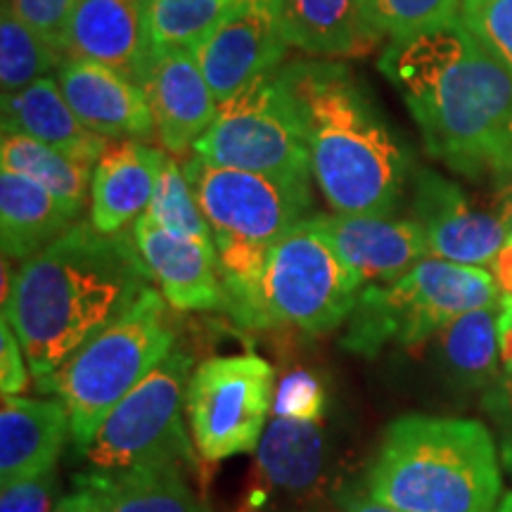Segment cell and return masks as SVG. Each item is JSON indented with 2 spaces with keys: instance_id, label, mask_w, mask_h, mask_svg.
Segmentation results:
<instances>
[{
  "instance_id": "8",
  "label": "cell",
  "mask_w": 512,
  "mask_h": 512,
  "mask_svg": "<svg viewBox=\"0 0 512 512\" xmlns=\"http://www.w3.org/2000/svg\"><path fill=\"white\" fill-rule=\"evenodd\" d=\"M361 292V278L342 259L320 214L306 216L268 249L261 297L271 325L323 335L351 316Z\"/></svg>"
},
{
  "instance_id": "13",
  "label": "cell",
  "mask_w": 512,
  "mask_h": 512,
  "mask_svg": "<svg viewBox=\"0 0 512 512\" xmlns=\"http://www.w3.org/2000/svg\"><path fill=\"white\" fill-rule=\"evenodd\" d=\"M287 48L285 0H233L192 55L216 100L223 102L275 72Z\"/></svg>"
},
{
  "instance_id": "15",
  "label": "cell",
  "mask_w": 512,
  "mask_h": 512,
  "mask_svg": "<svg viewBox=\"0 0 512 512\" xmlns=\"http://www.w3.org/2000/svg\"><path fill=\"white\" fill-rule=\"evenodd\" d=\"M140 88L155 119V136L169 155L192 150L219 114V100L190 48L152 50Z\"/></svg>"
},
{
  "instance_id": "9",
  "label": "cell",
  "mask_w": 512,
  "mask_h": 512,
  "mask_svg": "<svg viewBox=\"0 0 512 512\" xmlns=\"http://www.w3.org/2000/svg\"><path fill=\"white\" fill-rule=\"evenodd\" d=\"M192 358L174 349L143 382L107 415L83 458L102 475H124L150 465H181L192 460L183 427Z\"/></svg>"
},
{
  "instance_id": "14",
  "label": "cell",
  "mask_w": 512,
  "mask_h": 512,
  "mask_svg": "<svg viewBox=\"0 0 512 512\" xmlns=\"http://www.w3.org/2000/svg\"><path fill=\"white\" fill-rule=\"evenodd\" d=\"M332 479V444L320 422L275 418L256 446L245 512L313 508Z\"/></svg>"
},
{
  "instance_id": "23",
  "label": "cell",
  "mask_w": 512,
  "mask_h": 512,
  "mask_svg": "<svg viewBox=\"0 0 512 512\" xmlns=\"http://www.w3.org/2000/svg\"><path fill=\"white\" fill-rule=\"evenodd\" d=\"M79 214L53 192L17 171L0 169V242L3 259L27 261L74 226Z\"/></svg>"
},
{
  "instance_id": "39",
  "label": "cell",
  "mask_w": 512,
  "mask_h": 512,
  "mask_svg": "<svg viewBox=\"0 0 512 512\" xmlns=\"http://www.w3.org/2000/svg\"><path fill=\"white\" fill-rule=\"evenodd\" d=\"M491 266H494V278L498 287H501L503 294L512 297V245L510 242H505L501 254L496 256V261Z\"/></svg>"
},
{
  "instance_id": "5",
  "label": "cell",
  "mask_w": 512,
  "mask_h": 512,
  "mask_svg": "<svg viewBox=\"0 0 512 512\" xmlns=\"http://www.w3.org/2000/svg\"><path fill=\"white\" fill-rule=\"evenodd\" d=\"M171 351L174 330L166 323V299L155 287H147L131 309L83 344L53 375L41 377L38 387L64 401L72 441L83 451L112 408Z\"/></svg>"
},
{
  "instance_id": "26",
  "label": "cell",
  "mask_w": 512,
  "mask_h": 512,
  "mask_svg": "<svg viewBox=\"0 0 512 512\" xmlns=\"http://www.w3.org/2000/svg\"><path fill=\"white\" fill-rule=\"evenodd\" d=\"M0 166L43 185L79 216L86 207V197H91L93 166L76 162L55 147L10 128H3L0 138Z\"/></svg>"
},
{
  "instance_id": "2",
  "label": "cell",
  "mask_w": 512,
  "mask_h": 512,
  "mask_svg": "<svg viewBox=\"0 0 512 512\" xmlns=\"http://www.w3.org/2000/svg\"><path fill=\"white\" fill-rule=\"evenodd\" d=\"M150 280L133 230L105 235L91 223H74L43 252L22 261L3 318L41 380L131 309Z\"/></svg>"
},
{
  "instance_id": "25",
  "label": "cell",
  "mask_w": 512,
  "mask_h": 512,
  "mask_svg": "<svg viewBox=\"0 0 512 512\" xmlns=\"http://www.w3.org/2000/svg\"><path fill=\"white\" fill-rule=\"evenodd\" d=\"M498 309L501 299L486 309L463 313L437 332L439 361L446 368L448 380L463 387H486L498 382Z\"/></svg>"
},
{
  "instance_id": "16",
  "label": "cell",
  "mask_w": 512,
  "mask_h": 512,
  "mask_svg": "<svg viewBox=\"0 0 512 512\" xmlns=\"http://www.w3.org/2000/svg\"><path fill=\"white\" fill-rule=\"evenodd\" d=\"M133 240L166 304L176 311L226 309L216 242H197L155 226L145 216L133 223Z\"/></svg>"
},
{
  "instance_id": "21",
  "label": "cell",
  "mask_w": 512,
  "mask_h": 512,
  "mask_svg": "<svg viewBox=\"0 0 512 512\" xmlns=\"http://www.w3.org/2000/svg\"><path fill=\"white\" fill-rule=\"evenodd\" d=\"M67 437L72 439V425L62 399L3 396L0 482L5 486L55 470Z\"/></svg>"
},
{
  "instance_id": "27",
  "label": "cell",
  "mask_w": 512,
  "mask_h": 512,
  "mask_svg": "<svg viewBox=\"0 0 512 512\" xmlns=\"http://www.w3.org/2000/svg\"><path fill=\"white\" fill-rule=\"evenodd\" d=\"M107 512H204L181 465H150L114 475Z\"/></svg>"
},
{
  "instance_id": "7",
  "label": "cell",
  "mask_w": 512,
  "mask_h": 512,
  "mask_svg": "<svg viewBox=\"0 0 512 512\" xmlns=\"http://www.w3.org/2000/svg\"><path fill=\"white\" fill-rule=\"evenodd\" d=\"M192 152L211 164L311 185L306 119L285 69L259 76L219 102L214 124Z\"/></svg>"
},
{
  "instance_id": "28",
  "label": "cell",
  "mask_w": 512,
  "mask_h": 512,
  "mask_svg": "<svg viewBox=\"0 0 512 512\" xmlns=\"http://www.w3.org/2000/svg\"><path fill=\"white\" fill-rule=\"evenodd\" d=\"M67 60L60 50L27 27L3 5L0 12V93L15 95L60 69Z\"/></svg>"
},
{
  "instance_id": "31",
  "label": "cell",
  "mask_w": 512,
  "mask_h": 512,
  "mask_svg": "<svg viewBox=\"0 0 512 512\" xmlns=\"http://www.w3.org/2000/svg\"><path fill=\"white\" fill-rule=\"evenodd\" d=\"M370 22L392 41L441 29L460 17L463 0H363Z\"/></svg>"
},
{
  "instance_id": "41",
  "label": "cell",
  "mask_w": 512,
  "mask_h": 512,
  "mask_svg": "<svg viewBox=\"0 0 512 512\" xmlns=\"http://www.w3.org/2000/svg\"><path fill=\"white\" fill-rule=\"evenodd\" d=\"M496 512H512V494H510V496H505V498H503V503H501V505H498V508H496Z\"/></svg>"
},
{
  "instance_id": "22",
  "label": "cell",
  "mask_w": 512,
  "mask_h": 512,
  "mask_svg": "<svg viewBox=\"0 0 512 512\" xmlns=\"http://www.w3.org/2000/svg\"><path fill=\"white\" fill-rule=\"evenodd\" d=\"M3 128L41 140L76 162L95 166L114 140L98 136L76 117L53 76H43L15 95H3Z\"/></svg>"
},
{
  "instance_id": "19",
  "label": "cell",
  "mask_w": 512,
  "mask_h": 512,
  "mask_svg": "<svg viewBox=\"0 0 512 512\" xmlns=\"http://www.w3.org/2000/svg\"><path fill=\"white\" fill-rule=\"evenodd\" d=\"M323 226L363 287L394 283L430 256L425 233L415 219L394 214H328L323 216Z\"/></svg>"
},
{
  "instance_id": "40",
  "label": "cell",
  "mask_w": 512,
  "mask_h": 512,
  "mask_svg": "<svg viewBox=\"0 0 512 512\" xmlns=\"http://www.w3.org/2000/svg\"><path fill=\"white\" fill-rule=\"evenodd\" d=\"M344 512H403V510L392 508V505L380 503V501H375V498L366 496V498H354V501L344 508Z\"/></svg>"
},
{
  "instance_id": "10",
  "label": "cell",
  "mask_w": 512,
  "mask_h": 512,
  "mask_svg": "<svg viewBox=\"0 0 512 512\" xmlns=\"http://www.w3.org/2000/svg\"><path fill=\"white\" fill-rule=\"evenodd\" d=\"M275 373L256 354L216 356L190 375L185 413L197 453L221 463L252 453L266 432L273 411Z\"/></svg>"
},
{
  "instance_id": "11",
  "label": "cell",
  "mask_w": 512,
  "mask_h": 512,
  "mask_svg": "<svg viewBox=\"0 0 512 512\" xmlns=\"http://www.w3.org/2000/svg\"><path fill=\"white\" fill-rule=\"evenodd\" d=\"M192 195L211 226L216 245L271 249L306 219L311 185L211 164L192 155L183 164Z\"/></svg>"
},
{
  "instance_id": "38",
  "label": "cell",
  "mask_w": 512,
  "mask_h": 512,
  "mask_svg": "<svg viewBox=\"0 0 512 512\" xmlns=\"http://www.w3.org/2000/svg\"><path fill=\"white\" fill-rule=\"evenodd\" d=\"M486 411L501 430V448L503 460L512 472V377L498 380L486 394Z\"/></svg>"
},
{
  "instance_id": "20",
  "label": "cell",
  "mask_w": 512,
  "mask_h": 512,
  "mask_svg": "<svg viewBox=\"0 0 512 512\" xmlns=\"http://www.w3.org/2000/svg\"><path fill=\"white\" fill-rule=\"evenodd\" d=\"M166 152L140 140H114L93 166L88 223L105 235H117L150 207Z\"/></svg>"
},
{
  "instance_id": "34",
  "label": "cell",
  "mask_w": 512,
  "mask_h": 512,
  "mask_svg": "<svg viewBox=\"0 0 512 512\" xmlns=\"http://www.w3.org/2000/svg\"><path fill=\"white\" fill-rule=\"evenodd\" d=\"M3 5L64 55V34L76 0H3Z\"/></svg>"
},
{
  "instance_id": "18",
  "label": "cell",
  "mask_w": 512,
  "mask_h": 512,
  "mask_svg": "<svg viewBox=\"0 0 512 512\" xmlns=\"http://www.w3.org/2000/svg\"><path fill=\"white\" fill-rule=\"evenodd\" d=\"M55 79L76 117L98 136L110 140L155 136V119L145 91L117 69L98 62L64 60Z\"/></svg>"
},
{
  "instance_id": "32",
  "label": "cell",
  "mask_w": 512,
  "mask_h": 512,
  "mask_svg": "<svg viewBox=\"0 0 512 512\" xmlns=\"http://www.w3.org/2000/svg\"><path fill=\"white\" fill-rule=\"evenodd\" d=\"M460 19L512 74V0H463Z\"/></svg>"
},
{
  "instance_id": "6",
  "label": "cell",
  "mask_w": 512,
  "mask_h": 512,
  "mask_svg": "<svg viewBox=\"0 0 512 512\" xmlns=\"http://www.w3.org/2000/svg\"><path fill=\"white\" fill-rule=\"evenodd\" d=\"M498 299L496 278L484 268L425 256L394 283L363 287L342 347L361 356H377L389 342L415 347Z\"/></svg>"
},
{
  "instance_id": "29",
  "label": "cell",
  "mask_w": 512,
  "mask_h": 512,
  "mask_svg": "<svg viewBox=\"0 0 512 512\" xmlns=\"http://www.w3.org/2000/svg\"><path fill=\"white\" fill-rule=\"evenodd\" d=\"M233 0H147L152 50L195 48Z\"/></svg>"
},
{
  "instance_id": "3",
  "label": "cell",
  "mask_w": 512,
  "mask_h": 512,
  "mask_svg": "<svg viewBox=\"0 0 512 512\" xmlns=\"http://www.w3.org/2000/svg\"><path fill=\"white\" fill-rule=\"evenodd\" d=\"M285 74L302 102L313 181L332 211L394 214L408 155L366 88L344 64L297 62Z\"/></svg>"
},
{
  "instance_id": "36",
  "label": "cell",
  "mask_w": 512,
  "mask_h": 512,
  "mask_svg": "<svg viewBox=\"0 0 512 512\" xmlns=\"http://www.w3.org/2000/svg\"><path fill=\"white\" fill-rule=\"evenodd\" d=\"M27 387V356H24V349L15 330H12L10 320L3 318V323H0V389H3V396H17Z\"/></svg>"
},
{
  "instance_id": "12",
  "label": "cell",
  "mask_w": 512,
  "mask_h": 512,
  "mask_svg": "<svg viewBox=\"0 0 512 512\" xmlns=\"http://www.w3.org/2000/svg\"><path fill=\"white\" fill-rule=\"evenodd\" d=\"M413 219L425 233L430 256L463 266H491L508 242L512 188L505 185L489 209H479L460 185L422 169L413 181Z\"/></svg>"
},
{
  "instance_id": "37",
  "label": "cell",
  "mask_w": 512,
  "mask_h": 512,
  "mask_svg": "<svg viewBox=\"0 0 512 512\" xmlns=\"http://www.w3.org/2000/svg\"><path fill=\"white\" fill-rule=\"evenodd\" d=\"M112 479L102 472L76 477L72 494L62 496L53 512H107L110 508Z\"/></svg>"
},
{
  "instance_id": "30",
  "label": "cell",
  "mask_w": 512,
  "mask_h": 512,
  "mask_svg": "<svg viewBox=\"0 0 512 512\" xmlns=\"http://www.w3.org/2000/svg\"><path fill=\"white\" fill-rule=\"evenodd\" d=\"M145 219L152 221L155 226L169 230V233L181 235L197 242H214L211 226L204 219L200 204L188 178L183 174V166L176 164L174 157L166 155L162 171H159L155 195H152L150 207L145 211Z\"/></svg>"
},
{
  "instance_id": "17",
  "label": "cell",
  "mask_w": 512,
  "mask_h": 512,
  "mask_svg": "<svg viewBox=\"0 0 512 512\" xmlns=\"http://www.w3.org/2000/svg\"><path fill=\"white\" fill-rule=\"evenodd\" d=\"M64 55L105 64L140 86L152 57L147 0H76Z\"/></svg>"
},
{
  "instance_id": "35",
  "label": "cell",
  "mask_w": 512,
  "mask_h": 512,
  "mask_svg": "<svg viewBox=\"0 0 512 512\" xmlns=\"http://www.w3.org/2000/svg\"><path fill=\"white\" fill-rule=\"evenodd\" d=\"M57 489H60V482H57L55 470L5 484L3 496H0V512H53Z\"/></svg>"
},
{
  "instance_id": "33",
  "label": "cell",
  "mask_w": 512,
  "mask_h": 512,
  "mask_svg": "<svg viewBox=\"0 0 512 512\" xmlns=\"http://www.w3.org/2000/svg\"><path fill=\"white\" fill-rule=\"evenodd\" d=\"M328 406L323 382L309 370H292L278 382L273 396L275 418L320 422Z\"/></svg>"
},
{
  "instance_id": "1",
  "label": "cell",
  "mask_w": 512,
  "mask_h": 512,
  "mask_svg": "<svg viewBox=\"0 0 512 512\" xmlns=\"http://www.w3.org/2000/svg\"><path fill=\"white\" fill-rule=\"evenodd\" d=\"M377 67L406 102L427 155L470 181H510L512 74L463 19L392 41Z\"/></svg>"
},
{
  "instance_id": "4",
  "label": "cell",
  "mask_w": 512,
  "mask_h": 512,
  "mask_svg": "<svg viewBox=\"0 0 512 512\" xmlns=\"http://www.w3.org/2000/svg\"><path fill=\"white\" fill-rule=\"evenodd\" d=\"M368 496L403 512H496L494 437L477 420L403 415L384 430Z\"/></svg>"
},
{
  "instance_id": "24",
  "label": "cell",
  "mask_w": 512,
  "mask_h": 512,
  "mask_svg": "<svg viewBox=\"0 0 512 512\" xmlns=\"http://www.w3.org/2000/svg\"><path fill=\"white\" fill-rule=\"evenodd\" d=\"M290 46L320 57H363L380 46L363 0H285Z\"/></svg>"
},
{
  "instance_id": "42",
  "label": "cell",
  "mask_w": 512,
  "mask_h": 512,
  "mask_svg": "<svg viewBox=\"0 0 512 512\" xmlns=\"http://www.w3.org/2000/svg\"><path fill=\"white\" fill-rule=\"evenodd\" d=\"M508 242L512 245V221H510V228H508Z\"/></svg>"
}]
</instances>
